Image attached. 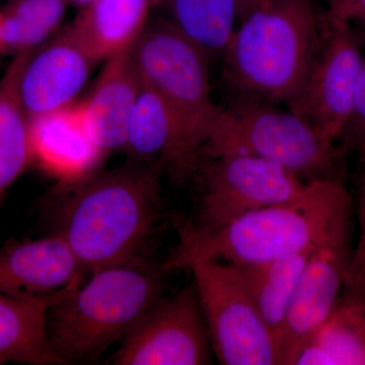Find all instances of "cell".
Listing matches in <instances>:
<instances>
[{
	"label": "cell",
	"instance_id": "20",
	"mask_svg": "<svg viewBox=\"0 0 365 365\" xmlns=\"http://www.w3.org/2000/svg\"><path fill=\"white\" fill-rule=\"evenodd\" d=\"M31 52L16 55L0 78V200L29 165V117L21 102V72Z\"/></svg>",
	"mask_w": 365,
	"mask_h": 365
},
{
	"label": "cell",
	"instance_id": "2",
	"mask_svg": "<svg viewBox=\"0 0 365 365\" xmlns=\"http://www.w3.org/2000/svg\"><path fill=\"white\" fill-rule=\"evenodd\" d=\"M352 199L341 181L319 180L287 202L274 204L212 228L180 225L178 242L163 263L167 272L199 261L264 263L314 248L351 225Z\"/></svg>",
	"mask_w": 365,
	"mask_h": 365
},
{
	"label": "cell",
	"instance_id": "23",
	"mask_svg": "<svg viewBox=\"0 0 365 365\" xmlns=\"http://www.w3.org/2000/svg\"><path fill=\"white\" fill-rule=\"evenodd\" d=\"M343 137L347 139L348 145L365 153V56L357 86L354 112Z\"/></svg>",
	"mask_w": 365,
	"mask_h": 365
},
{
	"label": "cell",
	"instance_id": "5",
	"mask_svg": "<svg viewBox=\"0 0 365 365\" xmlns=\"http://www.w3.org/2000/svg\"><path fill=\"white\" fill-rule=\"evenodd\" d=\"M306 119L242 97L222 109L202 158L247 155L263 158L294 173L304 181H341V153Z\"/></svg>",
	"mask_w": 365,
	"mask_h": 365
},
{
	"label": "cell",
	"instance_id": "24",
	"mask_svg": "<svg viewBox=\"0 0 365 365\" xmlns=\"http://www.w3.org/2000/svg\"><path fill=\"white\" fill-rule=\"evenodd\" d=\"M359 237L353 254L349 277L365 278V173L359 201Z\"/></svg>",
	"mask_w": 365,
	"mask_h": 365
},
{
	"label": "cell",
	"instance_id": "9",
	"mask_svg": "<svg viewBox=\"0 0 365 365\" xmlns=\"http://www.w3.org/2000/svg\"><path fill=\"white\" fill-rule=\"evenodd\" d=\"M321 30V42L306 79L287 106L336 143L352 119L364 56L351 24L326 14Z\"/></svg>",
	"mask_w": 365,
	"mask_h": 365
},
{
	"label": "cell",
	"instance_id": "17",
	"mask_svg": "<svg viewBox=\"0 0 365 365\" xmlns=\"http://www.w3.org/2000/svg\"><path fill=\"white\" fill-rule=\"evenodd\" d=\"M158 0H91L71 24L96 61L129 49Z\"/></svg>",
	"mask_w": 365,
	"mask_h": 365
},
{
	"label": "cell",
	"instance_id": "1",
	"mask_svg": "<svg viewBox=\"0 0 365 365\" xmlns=\"http://www.w3.org/2000/svg\"><path fill=\"white\" fill-rule=\"evenodd\" d=\"M162 163H130L61 182L53 194L54 234L90 273L148 258L163 218Z\"/></svg>",
	"mask_w": 365,
	"mask_h": 365
},
{
	"label": "cell",
	"instance_id": "11",
	"mask_svg": "<svg viewBox=\"0 0 365 365\" xmlns=\"http://www.w3.org/2000/svg\"><path fill=\"white\" fill-rule=\"evenodd\" d=\"M350 235L351 225H348L312 252L278 345L280 365L292 364L299 346L325 321L339 299L351 271L354 249Z\"/></svg>",
	"mask_w": 365,
	"mask_h": 365
},
{
	"label": "cell",
	"instance_id": "29",
	"mask_svg": "<svg viewBox=\"0 0 365 365\" xmlns=\"http://www.w3.org/2000/svg\"><path fill=\"white\" fill-rule=\"evenodd\" d=\"M2 11H0V25H1ZM0 51H1V44H0Z\"/></svg>",
	"mask_w": 365,
	"mask_h": 365
},
{
	"label": "cell",
	"instance_id": "21",
	"mask_svg": "<svg viewBox=\"0 0 365 365\" xmlns=\"http://www.w3.org/2000/svg\"><path fill=\"white\" fill-rule=\"evenodd\" d=\"M170 21L209 57L223 55L239 23V0H162Z\"/></svg>",
	"mask_w": 365,
	"mask_h": 365
},
{
	"label": "cell",
	"instance_id": "10",
	"mask_svg": "<svg viewBox=\"0 0 365 365\" xmlns=\"http://www.w3.org/2000/svg\"><path fill=\"white\" fill-rule=\"evenodd\" d=\"M212 348L193 282L158 300L121 341L115 365L210 364Z\"/></svg>",
	"mask_w": 365,
	"mask_h": 365
},
{
	"label": "cell",
	"instance_id": "19",
	"mask_svg": "<svg viewBox=\"0 0 365 365\" xmlns=\"http://www.w3.org/2000/svg\"><path fill=\"white\" fill-rule=\"evenodd\" d=\"M314 248L257 265L237 266L255 304L275 338L277 346L300 277Z\"/></svg>",
	"mask_w": 365,
	"mask_h": 365
},
{
	"label": "cell",
	"instance_id": "7",
	"mask_svg": "<svg viewBox=\"0 0 365 365\" xmlns=\"http://www.w3.org/2000/svg\"><path fill=\"white\" fill-rule=\"evenodd\" d=\"M216 360L223 365H280L272 333L237 266L206 260L188 268Z\"/></svg>",
	"mask_w": 365,
	"mask_h": 365
},
{
	"label": "cell",
	"instance_id": "26",
	"mask_svg": "<svg viewBox=\"0 0 365 365\" xmlns=\"http://www.w3.org/2000/svg\"><path fill=\"white\" fill-rule=\"evenodd\" d=\"M265 1L267 0H239V21H241L250 11H253L255 7Z\"/></svg>",
	"mask_w": 365,
	"mask_h": 365
},
{
	"label": "cell",
	"instance_id": "18",
	"mask_svg": "<svg viewBox=\"0 0 365 365\" xmlns=\"http://www.w3.org/2000/svg\"><path fill=\"white\" fill-rule=\"evenodd\" d=\"M48 309L0 292V364L66 365L48 338Z\"/></svg>",
	"mask_w": 365,
	"mask_h": 365
},
{
	"label": "cell",
	"instance_id": "12",
	"mask_svg": "<svg viewBox=\"0 0 365 365\" xmlns=\"http://www.w3.org/2000/svg\"><path fill=\"white\" fill-rule=\"evenodd\" d=\"M90 273L58 234L9 242L0 249V292L52 307Z\"/></svg>",
	"mask_w": 365,
	"mask_h": 365
},
{
	"label": "cell",
	"instance_id": "28",
	"mask_svg": "<svg viewBox=\"0 0 365 365\" xmlns=\"http://www.w3.org/2000/svg\"><path fill=\"white\" fill-rule=\"evenodd\" d=\"M327 1H328L329 9H331V7L337 6V4H341L344 0H327Z\"/></svg>",
	"mask_w": 365,
	"mask_h": 365
},
{
	"label": "cell",
	"instance_id": "27",
	"mask_svg": "<svg viewBox=\"0 0 365 365\" xmlns=\"http://www.w3.org/2000/svg\"><path fill=\"white\" fill-rule=\"evenodd\" d=\"M91 0H69L71 4H74V6H78L79 9L81 7L85 6L86 4H88Z\"/></svg>",
	"mask_w": 365,
	"mask_h": 365
},
{
	"label": "cell",
	"instance_id": "3",
	"mask_svg": "<svg viewBox=\"0 0 365 365\" xmlns=\"http://www.w3.org/2000/svg\"><path fill=\"white\" fill-rule=\"evenodd\" d=\"M162 265L148 258L91 271L47 311V334L66 362L96 361L163 297Z\"/></svg>",
	"mask_w": 365,
	"mask_h": 365
},
{
	"label": "cell",
	"instance_id": "4",
	"mask_svg": "<svg viewBox=\"0 0 365 365\" xmlns=\"http://www.w3.org/2000/svg\"><path fill=\"white\" fill-rule=\"evenodd\" d=\"M313 0H267L250 11L223 53V76L242 97L288 104L318 51Z\"/></svg>",
	"mask_w": 365,
	"mask_h": 365
},
{
	"label": "cell",
	"instance_id": "13",
	"mask_svg": "<svg viewBox=\"0 0 365 365\" xmlns=\"http://www.w3.org/2000/svg\"><path fill=\"white\" fill-rule=\"evenodd\" d=\"M97 63L71 25L37 54L31 53L20 81L28 117L72 104Z\"/></svg>",
	"mask_w": 365,
	"mask_h": 365
},
{
	"label": "cell",
	"instance_id": "14",
	"mask_svg": "<svg viewBox=\"0 0 365 365\" xmlns=\"http://www.w3.org/2000/svg\"><path fill=\"white\" fill-rule=\"evenodd\" d=\"M32 163L61 182L95 170L104 155L91 137L83 102L29 117Z\"/></svg>",
	"mask_w": 365,
	"mask_h": 365
},
{
	"label": "cell",
	"instance_id": "8",
	"mask_svg": "<svg viewBox=\"0 0 365 365\" xmlns=\"http://www.w3.org/2000/svg\"><path fill=\"white\" fill-rule=\"evenodd\" d=\"M195 215L181 223L212 228L259 209L299 196L309 182L276 163L247 155L203 158Z\"/></svg>",
	"mask_w": 365,
	"mask_h": 365
},
{
	"label": "cell",
	"instance_id": "16",
	"mask_svg": "<svg viewBox=\"0 0 365 365\" xmlns=\"http://www.w3.org/2000/svg\"><path fill=\"white\" fill-rule=\"evenodd\" d=\"M290 365H365V279L348 278L332 311Z\"/></svg>",
	"mask_w": 365,
	"mask_h": 365
},
{
	"label": "cell",
	"instance_id": "6",
	"mask_svg": "<svg viewBox=\"0 0 365 365\" xmlns=\"http://www.w3.org/2000/svg\"><path fill=\"white\" fill-rule=\"evenodd\" d=\"M130 52L143 83L172 108L202 158L222 109L211 98L207 55L160 16H150Z\"/></svg>",
	"mask_w": 365,
	"mask_h": 365
},
{
	"label": "cell",
	"instance_id": "22",
	"mask_svg": "<svg viewBox=\"0 0 365 365\" xmlns=\"http://www.w3.org/2000/svg\"><path fill=\"white\" fill-rule=\"evenodd\" d=\"M69 0H14L2 11L1 51L31 52L56 31Z\"/></svg>",
	"mask_w": 365,
	"mask_h": 365
},
{
	"label": "cell",
	"instance_id": "15",
	"mask_svg": "<svg viewBox=\"0 0 365 365\" xmlns=\"http://www.w3.org/2000/svg\"><path fill=\"white\" fill-rule=\"evenodd\" d=\"M131 47L106 59L91 95L83 101L91 137L103 155L123 150L143 81Z\"/></svg>",
	"mask_w": 365,
	"mask_h": 365
},
{
	"label": "cell",
	"instance_id": "25",
	"mask_svg": "<svg viewBox=\"0 0 365 365\" xmlns=\"http://www.w3.org/2000/svg\"><path fill=\"white\" fill-rule=\"evenodd\" d=\"M327 14L338 20L359 24L365 28V0H344L329 9Z\"/></svg>",
	"mask_w": 365,
	"mask_h": 365
}]
</instances>
